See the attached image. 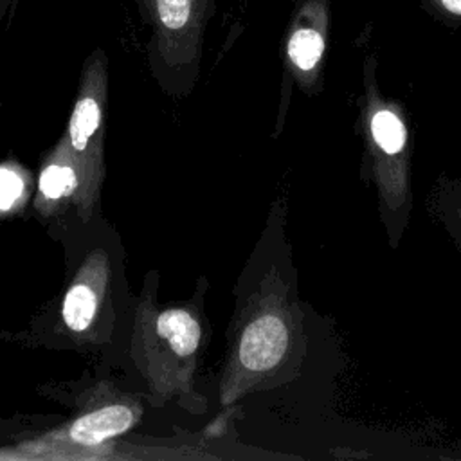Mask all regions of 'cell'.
<instances>
[{
    "mask_svg": "<svg viewBox=\"0 0 461 461\" xmlns=\"http://www.w3.org/2000/svg\"><path fill=\"white\" fill-rule=\"evenodd\" d=\"M49 234L63 245V283L14 339L34 348L88 355L106 366L121 364L137 295L130 290L119 232L103 212L81 220L72 211Z\"/></svg>",
    "mask_w": 461,
    "mask_h": 461,
    "instance_id": "cell-1",
    "label": "cell"
},
{
    "mask_svg": "<svg viewBox=\"0 0 461 461\" xmlns=\"http://www.w3.org/2000/svg\"><path fill=\"white\" fill-rule=\"evenodd\" d=\"M81 173L65 142L59 137L45 151L38 176L32 207L38 218L50 229L68 212H76L81 202Z\"/></svg>",
    "mask_w": 461,
    "mask_h": 461,
    "instance_id": "cell-8",
    "label": "cell"
},
{
    "mask_svg": "<svg viewBox=\"0 0 461 461\" xmlns=\"http://www.w3.org/2000/svg\"><path fill=\"white\" fill-rule=\"evenodd\" d=\"M106 104L108 58L97 47L83 61L76 99L61 133L81 173V202L76 211L81 220L101 212V189L106 180Z\"/></svg>",
    "mask_w": 461,
    "mask_h": 461,
    "instance_id": "cell-6",
    "label": "cell"
},
{
    "mask_svg": "<svg viewBox=\"0 0 461 461\" xmlns=\"http://www.w3.org/2000/svg\"><path fill=\"white\" fill-rule=\"evenodd\" d=\"M328 29L330 0H297L283 45L285 92L279 121L285 117L283 113L288 103L290 83H297L299 88L308 94L319 90Z\"/></svg>",
    "mask_w": 461,
    "mask_h": 461,
    "instance_id": "cell-7",
    "label": "cell"
},
{
    "mask_svg": "<svg viewBox=\"0 0 461 461\" xmlns=\"http://www.w3.org/2000/svg\"><path fill=\"white\" fill-rule=\"evenodd\" d=\"M9 2H11V0H0V18L5 14V9H7Z\"/></svg>",
    "mask_w": 461,
    "mask_h": 461,
    "instance_id": "cell-13",
    "label": "cell"
},
{
    "mask_svg": "<svg viewBox=\"0 0 461 461\" xmlns=\"http://www.w3.org/2000/svg\"><path fill=\"white\" fill-rule=\"evenodd\" d=\"M137 9L149 27L151 76L167 95H187L200 76L203 38L216 0H137Z\"/></svg>",
    "mask_w": 461,
    "mask_h": 461,
    "instance_id": "cell-5",
    "label": "cell"
},
{
    "mask_svg": "<svg viewBox=\"0 0 461 461\" xmlns=\"http://www.w3.org/2000/svg\"><path fill=\"white\" fill-rule=\"evenodd\" d=\"M207 290L209 281L200 276L189 299L158 303V272L144 276L124 360L133 364L155 407L178 402L189 412L205 409L194 376L212 333L205 313Z\"/></svg>",
    "mask_w": 461,
    "mask_h": 461,
    "instance_id": "cell-3",
    "label": "cell"
},
{
    "mask_svg": "<svg viewBox=\"0 0 461 461\" xmlns=\"http://www.w3.org/2000/svg\"><path fill=\"white\" fill-rule=\"evenodd\" d=\"M283 230V207L274 203L234 288L236 303L218 373L220 407L279 384L301 360L303 315Z\"/></svg>",
    "mask_w": 461,
    "mask_h": 461,
    "instance_id": "cell-2",
    "label": "cell"
},
{
    "mask_svg": "<svg viewBox=\"0 0 461 461\" xmlns=\"http://www.w3.org/2000/svg\"><path fill=\"white\" fill-rule=\"evenodd\" d=\"M430 203L445 232L461 250V180L441 178L436 184Z\"/></svg>",
    "mask_w": 461,
    "mask_h": 461,
    "instance_id": "cell-10",
    "label": "cell"
},
{
    "mask_svg": "<svg viewBox=\"0 0 461 461\" xmlns=\"http://www.w3.org/2000/svg\"><path fill=\"white\" fill-rule=\"evenodd\" d=\"M362 83L360 130L366 144V162L376 187L380 216L391 245L396 247L411 212L409 131L400 104L380 92L375 56H367L364 61Z\"/></svg>",
    "mask_w": 461,
    "mask_h": 461,
    "instance_id": "cell-4",
    "label": "cell"
},
{
    "mask_svg": "<svg viewBox=\"0 0 461 461\" xmlns=\"http://www.w3.org/2000/svg\"><path fill=\"white\" fill-rule=\"evenodd\" d=\"M434 18L445 23L461 25V0H420Z\"/></svg>",
    "mask_w": 461,
    "mask_h": 461,
    "instance_id": "cell-12",
    "label": "cell"
},
{
    "mask_svg": "<svg viewBox=\"0 0 461 461\" xmlns=\"http://www.w3.org/2000/svg\"><path fill=\"white\" fill-rule=\"evenodd\" d=\"M31 175L14 160L0 162V218L23 211L31 194Z\"/></svg>",
    "mask_w": 461,
    "mask_h": 461,
    "instance_id": "cell-11",
    "label": "cell"
},
{
    "mask_svg": "<svg viewBox=\"0 0 461 461\" xmlns=\"http://www.w3.org/2000/svg\"><path fill=\"white\" fill-rule=\"evenodd\" d=\"M142 407L128 398L101 400L97 405L85 407L67 427L54 434L58 443L77 448H97L117 436L130 432L140 420Z\"/></svg>",
    "mask_w": 461,
    "mask_h": 461,
    "instance_id": "cell-9",
    "label": "cell"
}]
</instances>
